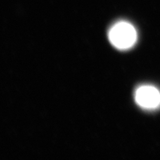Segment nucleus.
Returning a JSON list of instances; mask_svg holds the SVG:
<instances>
[{"label":"nucleus","instance_id":"obj_1","mask_svg":"<svg viewBox=\"0 0 160 160\" xmlns=\"http://www.w3.org/2000/svg\"><path fill=\"white\" fill-rule=\"evenodd\" d=\"M108 38L116 48L125 51L131 48L137 42V33L131 23L122 21L116 23L110 29Z\"/></svg>","mask_w":160,"mask_h":160},{"label":"nucleus","instance_id":"obj_2","mask_svg":"<svg viewBox=\"0 0 160 160\" xmlns=\"http://www.w3.org/2000/svg\"><path fill=\"white\" fill-rule=\"evenodd\" d=\"M135 101L139 107L146 110H154L160 105V92L151 85H142L135 92Z\"/></svg>","mask_w":160,"mask_h":160}]
</instances>
